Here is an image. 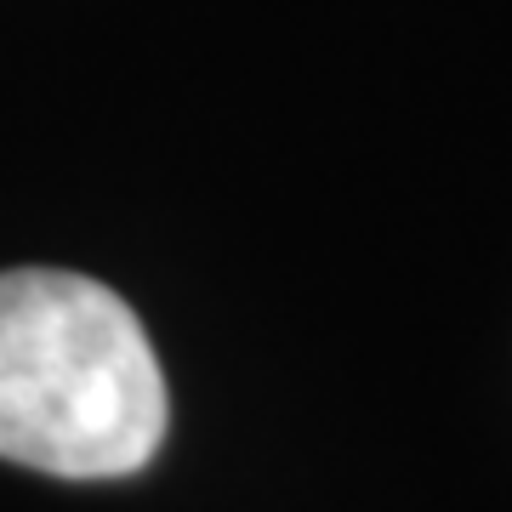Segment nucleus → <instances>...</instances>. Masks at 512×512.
<instances>
[{"label": "nucleus", "instance_id": "f257e3e1", "mask_svg": "<svg viewBox=\"0 0 512 512\" xmlns=\"http://www.w3.org/2000/svg\"><path fill=\"white\" fill-rule=\"evenodd\" d=\"M171 421L160 359L120 291L69 268L0 274V461L126 478Z\"/></svg>", "mask_w": 512, "mask_h": 512}]
</instances>
